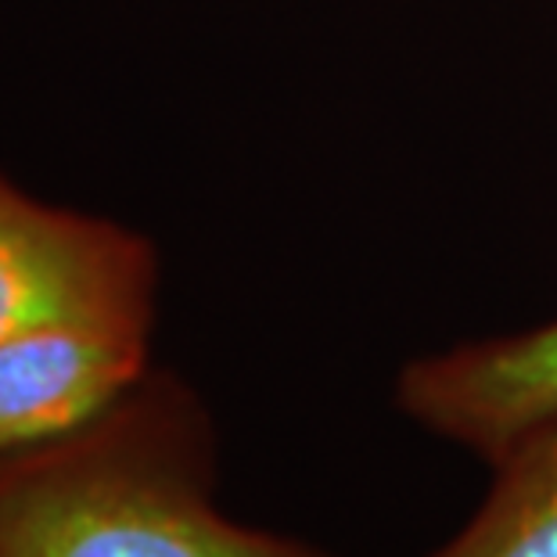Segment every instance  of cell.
I'll use <instances>...</instances> for the list:
<instances>
[{
	"instance_id": "3957f363",
	"label": "cell",
	"mask_w": 557,
	"mask_h": 557,
	"mask_svg": "<svg viewBox=\"0 0 557 557\" xmlns=\"http://www.w3.org/2000/svg\"><path fill=\"white\" fill-rule=\"evenodd\" d=\"M396 403L418 429L493 468L557 424V320L407 363Z\"/></svg>"
},
{
	"instance_id": "6da1fadb",
	"label": "cell",
	"mask_w": 557,
	"mask_h": 557,
	"mask_svg": "<svg viewBox=\"0 0 557 557\" xmlns=\"http://www.w3.org/2000/svg\"><path fill=\"white\" fill-rule=\"evenodd\" d=\"M0 557H338L212 500L209 424L145 374L87 429L0 460Z\"/></svg>"
},
{
	"instance_id": "277c9868",
	"label": "cell",
	"mask_w": 557,
	"mask_h": 557,
	"mask_svg": "<svg viewBox=\"0 0 557 557\" xmlns=\"http://www.w3.org/2000/svg\"><path fill=\"white\" fill-rule=\"evenodd\" d=\"M151 324L58 320L0 338V460L87 429L148 374Z\"/></svg>"
},
{
	"instance_id": "5b68a950",
	"label": "cell",
	"mask_w": 557,
	"mask_h": 557,
	"mask_svg": "<svg viewBox=\"0 0 557 557\" xmlns=\"http://www.w3.org/2000/svg\"><path fill=\"white\" fill-rule=\"evenodd\" d=\"M424 557H557V424L496 460L482 504Z\"/></svg>"
},
{
	"instance_id": "7a4b0ae2",
	"label": "cell",
	"mask_w": 557,
	"mask_h": 557,
	"mask_svg": "<svg viewBox=\"0 0 557 557\" xmlns=\"http://www.w3.org/2000/svg\"><path fill=\"white\" fill-rule=\"evenodd\" d=\"M156 292L148 238L44 206L0 176V338L58 320L156 324Z\"/></svg>"
}]
</instances>
